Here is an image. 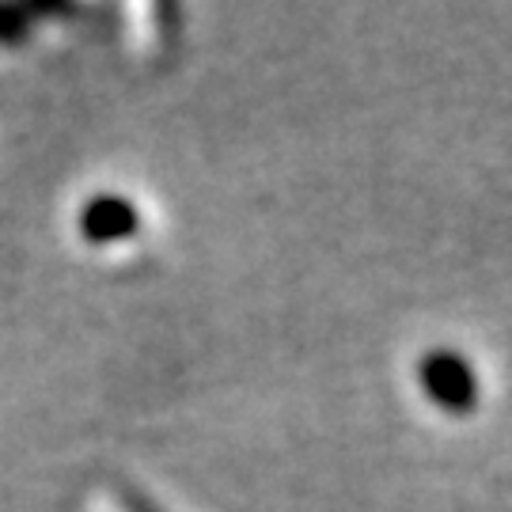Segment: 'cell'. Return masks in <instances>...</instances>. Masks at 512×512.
Instances as JSON below:
<instances>
[{
  "mask_svg": "<svg viewBox=\"0 0 512 512\" xmlns=\"http://www.w3.org/2000/svg\"><path fill=\"white\" fill-rule=\"evenodd\" d=\"M80 232L92 243H118L137 232V213L126 198H95L80 213Z\"/></svg>",
  "mask_w": 512,
  "mask_h": 512,
  "instance_id": "6da1fadb",
  "label": "cell"
},
{
  "mask_svg": "<svg viewBox=\"0 0 512 512\" xmlns=\"http://www.w3.org/2000/svg\"><path fill=\"white\" fill-rule=\"evenodd\" d=\"M425 380L433 387V395H437L440 403H452V406H467L471 403V372L467 365H459L456 357H433L429 368H425Z\"/></svg>",
  "mask_w": 512,
  "mask_h": 512,
  "instance_id": "7a4b0ae2",
  "label": "cell"
},
{
  "mask_svg": "<svg viewBox=\"0 0 512 512\" xmlns=\"http://www.w3.org/2000/svg\"><path fill=\"white\" fill-rule=\"evenodd\" d=\"M27 35V12L0 4V42H19Z\"/></svg>",
  "mask_w": 512,
  "mask_h": 512,
  "instance_id": "3957f363",
  "label": "cell"
},
{
  "mask_svg": "<svg viewBox=\"0 0 512 512\" xmlns=\"http://www.w3.org/2000/svg\"><path fill=\"white\" fill-rule=\"evenodd\" d=\"M126 505H129V512H160L152 501H145L141 494H126Z\"/></svg>",
  "mask_w": 512,
  "mask_h": 512,
  "instance_id": "277c9868",
  "label": "cell"
}]
</instances>
